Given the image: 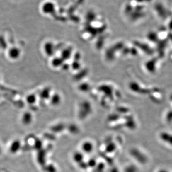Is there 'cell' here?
Masks as SVG:
<instances>
[{"label":"cell","instance_id":"obj_2","mask_svg":"<svg viewBox=\"0 0 172 172\" xmlns=\"http://www.w3.org/2000/svg\"><path fill=\"white\" fill-rule=\"evenodd\" d=\"M53 48H54V47H53V45L51 43H47L45 45L44 49L45 53L49 56H51L53 54L52 53L54 52Z\"/></svg>","mask_w":172,"mask_h":172},{"label":"cell","instance_id":"obj_4","mask_svg":"<svg viewBox=\"0 0 172 172\" xmlns=\"http://www.w3.org/2000/svg\"><path fill=\"white\" fill-rule=\"evenodd\" d=\"M50 95V92L48 88H45L42 91L40 96L43 98H48Z\"/></svg>","mask_w":172,"mask_h":172},{"label":"cell","instance_id":"obj_3","mask_svg":"<svg viewBox=\"0 0 172 172\" xmlns=\"http://www.w3.org/2000/svg\"><path fill=\"white\" fill-rule=\"evenodd\" d=\"M32 115L29 113H25L23 116V123H25V124H28V123H30V122L32 121Z\"/></svg>","mask_w":172,"mask_h":172},{"label":"cell","instance_id":"obj_1","mask_svg":"<svg viewBox=\"0 0 172 172\" xmlns=\"http://www.w3.org/2000/svg\"><path fill=\"white\" fill-rule=\"evenodd\" d=\"M20 54V52L19 50L16 47L11 48L9 51V57L13 59L18 58L19 57Z\"/></svg>","mask_w":172,"mask_h":172},{"label":"cell","instance_id":"obj_5","mask_svg":"<svg viewBox=\"0 0 172 172\" xmlns=\"http://www.w3.org/2000/svg\"><path fill=\"white\" fill-rule=\"evenodd\" d=\"M26 100H27V102H28L29 104L34 103L36 101V97L34 95H30L27 96Z\"/></svg>","mask_w":172,"mask_h":172}]
</instances>
